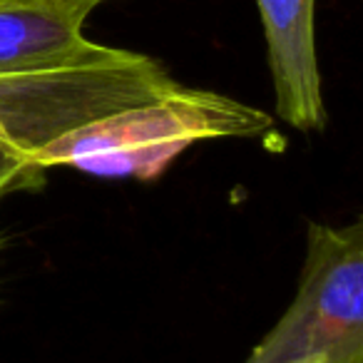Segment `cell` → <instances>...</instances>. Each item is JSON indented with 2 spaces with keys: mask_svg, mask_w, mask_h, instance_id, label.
<instances>
[{
  "mask_svg": "<svg viewBox=\"0 0 363 363\" xmlns=\"http://www.w3.org/2000/svg\"><path fill=\"white\" fill-rule=\"evenodd\" d=\"M105 3H112V0H0V8L3 6H82V8H90V11H97Z\"/></svg>",
  "mask_w": 363,
  "mask_h": 363,
  "instance_id": "cell-6",
  "label": "cell"
},
{
  "mask_svg": "<svg viewBox=\"0 0 363 363\" xmlns=\"http://www.w3.org/2000/svg\"><path fill=\"white\" fill-rule=\"evenodd\" d=\"M272 117L259 107L214 90L174 87L145 105L92 120L43 147L33 164L40 172L70 167L95 177L152 182L192 145L219 137H264Z\"/></svg>",
  "mask_w": 363,
  "mask_h": 363,
  "instance_id": "cell-2",
  "label": "cell"
},
{
  "mask_svg": "<svg viewBox=\"0 0 363 363\" xmlns=\"http://www.w3.org/2000/svg\"><path fill=\"white\" fill-rule=\"evenodd\" d=\"M277 112L301 132L326 127V102L316 55V0H257Z\"/></svg>",
  "mask_w": 363,
  "mask_h": 363,
  "instance_id": "cell-4",
  "label": "cell"
},
{
  "mask_svg": "<svg viewBox=\"0 0 363 363\" xmlns=\"http://www.w3.org/2000/svg\"><path fill=\"white\" fill-rule=\"evenodd\" d=\"M82 6H3L0 8V75L55 70L105 55L110 45L90 40Z\"/></svg>",
  "mask_w": 363,
  "mask_h": 363,
  "instance_id": "cell-5",
  "label": "cell"
},
{
  "mask_svg": "<svg viewBox=\"0 0 363 363\" xmlns=\"http://www.w3.org/2000/svg\"><path fill=\"white\" fill-rule=\"evenodd\" d=\"M306 363H318V361H306Z\"/></svg>",
  "mask_w": 363,
  "mask_h": 363,
  "instance_id": "cell-7",
  "label": "cell"
},
{
  "mask_svg": "<svg viewBox=\"0 0 363 363\" xmlns=\"http://www.w3.org/2000/svg\"><path fill=\"white\" fill-rule=\"evenodd\" d=\"M363 363V224L311 222L296 296L244 363Z\"/></svg>",
  "mask_w": 363,
  "mask_h": 363,
  "instance_id": "cell-3",
  "label": "cell"
},
{
  "mask_svg": "<svg viewBox=\"0 0 363 363\" xmlns=\"http://www.w3.org/2000/svg\"><path fill=\"white\" fill-rule=\"evenodd\" d=\"M174 87L160 60L122 48L77 65L0 75V197L43 179L33 157L50 142Z\"/></svg>",
  "mask_w": 363,
  "mask_h": 363,
  "instance_id": "cell-1",
  "label": "cell"
}]
</instances>
